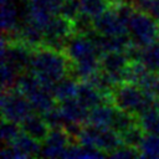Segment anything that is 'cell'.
<instances>
[{
    "mask_svg": "<svg viewBox=\"0 0 159 159\" xmlns=\"http://www.w3.org/2000/svg\"><path fill=\"white\" fill-rule=\"evenodd\" d=\"M76 139L81 144H88L101 149L107 155L123 144L120 134L112 127H98L89 123L82 125Z\"/></svg>",
    "mask_w": 159,
    "mask_h": 159,
    "instance_id": "obj_4",
    "label": "cell"
},
{
    "mask_svg": "<svg viewBox=\"0 0 159 159\" xmlns=\"http://www.w3.org/2000/svg\"><path fill=\"white\" fill-rule=\"evenodd\" d=\"M128 35L133 45L144 47L159 40V21L147 12L134 10L128 21Z\"/></svg>",
    "mask_w": 159,
    "mask_h": 159,
    "instance_id": "obj_5",
    "label": "cell"
},
{
    "mask_svg": "<svg viewBox=\"0 0 159 159\" xmlns=\"http://www.w3.org/2000/svg\"><path fill=\"white\" fill-rule=\"evenodd\" d=\"M78 86H80V81H77V78L75 76H65L61 80H58L56 83H53L52 86V94L56 98V101L61 102L68 98H73L77 96V91H78Z\"/></svg>",
    "mask_w": 159,
    "mask_h": 159,
    "instance_id": "obj_17",
    "label": "cell"
},
{
    "mask_svg": "<svg viewBox=\"0 0 159 159\" xmlns=\"http://www.w3.org/2000/svg\"><path fill=\"white\" fill-rule=\"evenodd\" d=\"M155 98L143 87L132 82L117 84L111 93V102L122 111L139 117L147 109L154 106Z\"/></svg>",
    "mask_w": 159,
    "mask_h": 159,
    "instance_id": "obj_3",
    "label": "cell"
},
{
    "mask_svg": "<svg viewBox=\"0 0 159 159\" xmlns=\"http://www.w3.org/2000/svg\"><path fill=\"white\" fill-rule=\"evenodd\" d=\"M139 123L147 133L159 135V111L154 106L139 116Z\"/></svg>",
    "mask_w": 159,
    "mask_h": 159,
    "instance_id": "obj_21",
    "label": "cell"
},
{
    "mask_svg": "<svg viewBox=\"0 0 159 159\" xmlns=\"http://www.w3.org/2000/svg\"><path fill=\"white\" fill-rule=\"evenodd\" d=\"M76 98L88 109L96 107L99 103L109 101V98L106 94H103L88 80H81L80 81V86H78V91H77Z\"/></svg>",
    "mask_w": 159,
    "mask_h": 159,
    "instance_id": "obj_15",
    "label": "cell"
},
{
    "mask_svg": "<svg viewBox=\"0 0 159 159\" xmlns=\"http://www.w3.org/2000/svg\"><path fill=\"white\" fill-rule=\"evenodd\" d=\"M135 10L149 14L159 21V0H132Z\"/></svg>",
    "mask_w": 159,
    "mask_h": 159,
    "instance_id": "obj_26",
    "label": "cell"
},
{
    "mask_svg": "<svg viewBox=\"0 0 159 159\" xmlns=\"http://www.w3.org/2000/svg\"><path fill=\"white\" fill-rule=\"evenodd\" d=\"M21 130L24 133H26L27 135L32 137L34 139L39 140V142H43L45 138L47 137V134L50 133L51 128L50 125L47 124V122L45 120L43 116L41 117L40 113H31L29 114L21 123Z\"/></svg>",
    "mask_w": 159,
    "mask_h": 159,
    "instance_id": "obj_14",
    "label": "cell"
},
{
    "mask_svg": "<svg viewBox=\"0 0 159 159\" xmlns=\"http://www.w3.org/2000/svg\"><path fill=\"white\" fill-rule=\"evenodd\" d=\"M40 153L41 142L21 132L11 144L4 145L1 157L4 159H24L29 157H40Z\"/></svg>",
    "mask_w": 159,
    "mask_h": 159,
    "instance_id": "obj_10",
    "label": "cell"
},
{
    "mask_svg": "<svg viewBox=\"0 0 159 159\" xmlns=\"http://www.w3.org/2000/svg\"><path fill=\"white\" fill-rule=\"evenodd\" d=\"M34 112L31 102L17 87L2 89L1 96V116L2 119L21 123L29 114Z\"/></svg>",
    "mask_w": 159,
    "mask_h": 159,
    "instance_id": "obj_6",
    "label": "cell"
},
{
    "mask_svg": "<svg viewBox=\"0 0 159 159\" xmlns=\"http://www.w3.org/2000/svg\"><path fill=\"white\" fill-rule=\"evenodd\" d=\"M145 133L147 132L144 130V128L140 125V123L138 120L137 123L130 125L127 130L120 133V137H122L123 144H127V145H130V147H134V148H139Z\"/></svg>",
    "mask_w": 159,
    "mask_h": 159,
    "instance_id": "obj_22",
    "label": "cell"
},
{
    "mask_svg": "<svg viewBox=\"0 0 159 159\" xmlns=\"http://www.w3.org/2000/svg\"><path fill=\"white\" fill-rule=\"evenodd\" d=\"M75 34L72 20L61 14H55L43 29V43L46 46L63 50L67 40Z\"/></svg>",
    "mask_w": 159,
    "mask_h": 159,
    "instance_id": "obj_8",
    "label": "cell"
},
{
    "mask_svg": "<svg viewBox=\"0 0 159 159\" xmlns=\"http://www.w3.org/2000/svg\"><path fill=\"white\" fill-rule=\"evenodd\" d=\"M65 0H29V6L42 9L52 15L58 14Z\"/></svg>",
    "mask_w": 159,
    "mask_h": 159,
    "instance_id": "obj_27",
    "label": "cell"
},
{
    "mask_svg": "<svg viewBox=\"0 0 159 159\" xmlns=\"http://www.w3.org/2000/svg\"><path fill=\"white\" fill-rule=\"evenodd\" d=\"M154 107L159 111V98H157V99H155V102H154Z\"/></svg>",
    "mask_w": 159,
    "mask_h": 159,
    "instance_id": "obj_31",
    "label": "cell"
},
{
    "mask_svg": "<svg viewBox=\"0 0 159 159\" xmlns=\"http://www.w3.org/2000/svg\"><path fill=\"white\" fill-rule=\"evenodd\" d=\"M71 70V61L63 50H57L46 45L34 48L29 72L35 75L50 91L53 83L70 75Z\"/></svg>",
    "mask_w": 159,
    "mask_h": 159,
    "instance_id": "obj_1",
    "label": "cell"
},
{
    "mask_svg": "<svg viewBox=\"0 0 159 159\" xmlns=\"http://www.w3.org/2000/svg\"><path fill=\"white\" fill-rule=\"evenodd\" d=\"M58 108L66 120V124H84L88 119L89 109L86 108L76 97L58 102Z\"/></svg>",
    "mask_w": 159,
    "mask_h": 159,
    "instance_id": "obj_13",
    "label": "cell"
},
{
    "mask_svg": "<svg viewBox=\"0 0 159 159\" xmlns=\"http://www.w3.org/2000/svg\"><path fill=\"white\" fill-rule=\"evenodd\" d=\"M43 118L47 122V124L50 125V128H62L66 125V120H65L60 108L56 106L53 108L48 109L47 112H45Z\"/></svg>",
    "mask_w": 159,
    "mask_h": 159,
    "instance_id": "obj_28",
    "label": "cell"
},
{
    "mask_svg": "<svg viewBox=\"0 0 159 159\" xmlns=\"http://www.w3.org/2000/svg\"><path fill=\"white\" fill-rule=\"evenodd\" d=\"M138 60L149 72H159V40L140 47Z\"/></svg>",
    "mask_w": 159,
    "mask_h": 159,
    "instance_id": "obj_19",
    "label": "cell"
},
{
    "mask_svg": "<svg viewBox=\"0 0 159 159\" xmlns=\"http://www.w3.org/2000/svg\"><path fill=\"white\" fill-rule=\"evenodd\" d=\"M58 14L63 15L65 17H67L70 20L76 19L81 14V2H80V0H65Z\"/></svg>",
    "mask_w": 159,
    "mask_h": 159,
    "instance_id": "obj_29",
    "label": "cell"
},
{
    "mask_svg": "<svg viewBox=\"0 0 159 159\" xmlns=\"http://www.w3.org/2000/svg\"><path fill=\"white\" fill-rule=\"evenodd\" d=\"M130 57L125 51H109L101 56V70L108 73L117 84L124 82L125 71L130 63Z\"/></svg>",
    "mask_w": 159,
    "mask_h": 159,
    "instance_id": "obj_11",
    "label": "cell"
},
{
    "mask_svg": "<svg viewBox=\"0 0 159 159\" xmlns=\"http://www.w3.org/2000/svg\"><path fill=\"white\" fill-rule=\"evenodd\" d=\"M138 150L143 158H159V135L145 133Z\"/></svg>",
    "mask_w": 159,
    "mask_h": 159,
    "instance_id": "obj_20",
    "label": "cell"
},
{
    "mask_svg": "<svg viewBox=\"0 0 159 159\" xmlns=\"http://www.w3.org/2000/svg\"><path fill=\"white\" fill-rule=\"evenodd\" d=\"M108 157L118 158V159H129V158L140 157V153H139L138 148H134V147H130V145H127V144H122L116 150H113Z\"/></svg>",
    "mask_w": 159,
    "mask_h": 159,
    "instance_id": "obj_30",
    "label": "cell"
},
{
    "mask_svg": "<svg viewBox=\"0 0 159 159\" xmlns=\"http://www.w3.org/2000/svg\"><path fill=\"white\" fill-rule=\"evenodd\" d=\"M93 30L97 34L107 36L128 35V24L111 4L102 14L93 17Z\"/></svg>",
    "mask_w": 159,
    "mask_h": 159,
    "instance_id": "obj_9",
    "label": "cell"
},
{
    "mask_svg": "<svg viewBox=\"0 0 159 159\" xmlns=\"http://www.w3.org/2000/svg\"><path fill=\"white\" fill-rule=\"evenodd\" d=\"M71 138H73L65 127L51 128L50 133L41 143L40 157L45 158H60L63 155L68 145L71 144Z\"/></svg>",
    "mask_w": 159,
    "mask_h": 159,
    "instance_id": "obj_12",
    "label": "cell"
},
{
    "mask_svg": "<svg viewBox=\"0 0 159 159\" xmlns=\"http://www.w3.org/2000/svg\"><path fill=\"white\" fill-rule=\"evenodd\" d=\"M63 51L71 61V73L77 80H88L101 70L102 53L87 34L75 32L67 40Z\"/></svg>",
    "mask_w": 159,
    "mask_h": 159,
    "instance_id": "obj_2",
    "label": "cell"
},
{
    "mask_svg": "<svg viewBox=\"0 0 159 159\" xmlns=\"http://www.w3.org/2000/svg\"><path fill=\"white\" fill-rule=\"evenodd\" d=\"M20 72L14 68L11 65L6 62H1V86L2 89H9L16 87L17 80L20 77Z\"/></svg>",
    "mask_w": 159,
    "mask_h": 159,
    "instance_id": "obj_24",
    "label": "cell"
},
{
    "mask_svg": "<svg viewBox=\"0 0 159 159\" xmlns=\"http://www.w3.org/2000/svg\"><path fill=\"white\" fill-rule=\"evenodd\" d=\"M17 20L19 14L14 0H1V25L4 34L12 35L20 26Z\"/></svg>",
    "mask_w": 159,
    "mask_h": 159,
    "instance_id": "obj_18",
    "label": "cell"
},
{
    "mask_svg": "<svg viewBox=\"0 0 159 159\" xmlns=\"http://www.w3.org/2000/svg\"><path fill=\"white\" fill-rule=\"evenodd\" d=\"M80 2H81V12L91 17L98 16L109 6L108 0H80Z\"/></svg>",
    "mask_w": 159,
    "mask_h": 159,
    "instance_id": "obj_23",
    "label": "cell"
},
{
    "mask_svg": "<svg viewBox=\"0 0 159 159\" xmlns=\"http://www.w3.org/2000/svg\"><path fill=\"white\" fill-rule=\"evenodd\" d=\"M116 112H117V107L113 103H109V101L99 103L89 109L87 123L98 127H111Z\"/></svg>",
    "mask_w": 159,
    "mask_h": 159,
    "instance_id": "obj_16",
    "label": "cell"
},
{
    "mask_svg": "<svg viewBox=\"0 0 159 159\" xmlns=\"http://www.w3.org/2000/svg\"><path fill=\"white\" fill-rule=\"evenodd\" d=\"M21 125L20 123L16 122H11V120H6L2 119V124H1V140L2 144H11L21 133Z\"/></svg>",
    "mask_w": 159,
    "mask_h": 159,
    "instance_id": "obj_25",
    "label": "cell"
},
{
    "mask_svg": "<svg viewBox=\"0 0 159 159\" xmlns=\"http://www.w3.org/2000/svg\"><path fill=\"white\" fill-rule=\"evenodd\" d=\"M108 1L109 2H116V1H125V2H129L130 1L132 2V0H108Z\"/></svg>",
    "mask_w": 159,
    "mask_h": 159,
    "instance_id": "obj_32",
    "label": "cell"
},
{
    "mask_svg": "<svg viewBox=\"0 0 159 159\" xmlns=\"http://www.w3.org/2000/svg\"><path fill=\"white\" fill-rule=\"evenodd\" d=\"M32 51V47H30L16 37H4L1 43V62L11 65L22 75L26 70L30 68Z\"/></svg>",
    "mask_w": 159,
    "mask_h": 159,
    "instance_id": "obj_7",
    "label": "cell"
}]
</instances>
